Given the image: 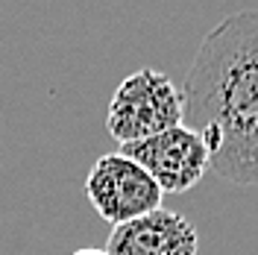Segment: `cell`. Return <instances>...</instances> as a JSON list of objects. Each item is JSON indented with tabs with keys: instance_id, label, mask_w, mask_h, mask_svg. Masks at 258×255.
Returning a JSON list of instances; mask_svg holds the SVG:
<instances>
[{
	"instance_id": "5",
	"label": "cell",
	"mask_w": 258,
	"mask_h": 255,
	"mask_svg": "<svg viewBox=\"0 0 258 255\" xmlns=\"http://www.w3.org/2000/svg\"><path fill=\"white\" fill-rule=\"evenodd\" d=\"M200 235L191 220L176 211L156 208L138 220L112 226L109 255H197Z\"/></svg>"
},
{
	"instance_id": "6",
	"label": "cell",
	"mask_w": 258,
	"mask_h": 255,
	"mask_svg": "<svg viewBox=\"0 0 258 255\" xmlns=\"http://www.w3.org/2000/svg\"><path fill=\"white\" fill-rule=\"evenodd\" d=\"M74 255H109L106 249H94V246H85V249H77Z\"/></svg>"
},
{
	"instance_id": "1",
	"label": "cell",
	"mask_w": 258,
	"mask_h": 255,
	"mask_svg": "<svg viewBox=\"0 0 258 255\" xmlns=\"http://www.w3.org/2000/svg\"><path fill=\"white\" fill-rule=\"evenodd\" d=\"M182 103L209 147V170L241 188L258 185V9L232 12L203 35Z\"/></svg>"
},
{
	"instance_id": "3",
	"label": "cell",
	"mask_w": 258,
	"mask_h": 255,
	"mask_svg": "<svg viewBox=\"0 0 258 255\" xmlns=\"http://www.w3.org/2000/svg\"><path fill=\"white\" fill-rule=\"evenodd\" d=\"M85 194L94 211L112 226L138 220L161 208V188L138 161L123 153H106L85 179Z\"/></svg>"
},
{
	"instance_id": "2",
	"label": "cell",
	"mask_w": 258,
	"mask_h": 255,
	"mask_svg": "<svg viewBox=\"0 0 258 255\" xmlns=\"http://www.w3.org/2000/svg\"><path fill=\"white\" fill-rule=\"evenodd\" d=\"M185 120V103L173 80L159 68H141L114 88L106 129L120 147L161 135Z\"/></svg>"
},
{
	"instance_id": "4",
	"label": "cell",
	"mask_w": 258,
	"mask_h": 255,
	"mask_svg": "<svg viewBox=\"0 0 258 255\" xmlns=\"http://www.w3.org/2000/svg\"><path fill=\"white\" fill-rule=\"evenodd\" d=\"M120 153L138 161L161 194H185L206 176L211 164L206 141L191 126H173L161 135L144 138L135 144H123Z\"/></svg>"
}]
</instances>
